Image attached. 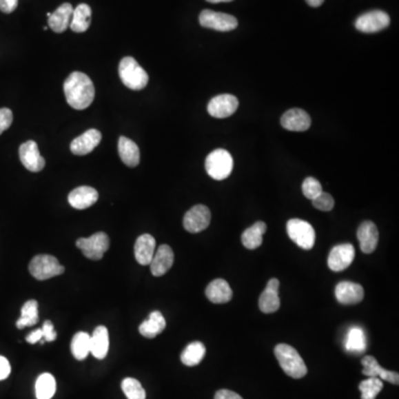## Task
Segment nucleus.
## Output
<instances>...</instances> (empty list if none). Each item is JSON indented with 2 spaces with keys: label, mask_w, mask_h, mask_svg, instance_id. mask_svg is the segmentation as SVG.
<instances>
[{
  "label": "nucleus",
  "mask_w": 399,
  "mask_h": 399,
  "mask_svg": "<svg viewBox=\"0 0 399 399\" xmlns=\"http://www.w3.org/2000/svg\"><path fill=\"white\" fill-rule=\"evenodd\" d=\"M65 99L71 108L83 110L91 105L94 99V85L87 74L74 71L63 83Z\"/></svg>",
  "instance_id": "nucleus-1"
},
{
  "label": "nucleus",
  "mask_w": 399,
  "mask_h": 399,
  "mask_svg": "<svg viewBox=\"0 0 399 399\" xmlns=\"http://www.w3.org/2000/svg\"><path fill=\"white\" fill-rule=\"evenodd\" d=\"M274 354L286 375L298 380L307 374L306 364L294 347L287 344H278L275 346Z\"/></svg>",
  "instance_id": "nucleus-2"
},
{
  "label": "nucleus",
  "mask_w": 399,
  "mask_h": 399,
  "mask_svg": "<svg viewBox=\"0 0 399 399\" xmlns=\"http://www.w3.org/2000/svg\"><path fill=\"white\" fill-rule=\"evenodd\" d=\"M119 76L122 83L131 90H142L149 83L147 71L132 57H125L120 61Z\"/></svg>",
  "instance_id": "nucleus-3"
},
{
  "label": "nucleus",
  "mask_w": 399,
  "mask_h": 399,
  "mask_svg": "<svg viewBox=\"0 0 399 399\" xmlns=\"http://www.w3.org/2000/svg\"><path fill=\"white\" fill-rule=\"evenodd\" d=\"M205 170L211 178L218 181L229 178L233 170L232 156L224 149L212 151L205 160Z\"/></svg>",
  "instance_id": "nucleus-4"
},
{
  "label": "nucleus",
  "mask_w": 399,
  "mask_h": 399,
  "mask_svg": "<svg viewBox=\"0 0 399 399\" xmlns=\"http://www.w3.org/2000/svg\"><path fill=\"white\" fill-rule=\"evenodd\" d=\"M29 272L36 280H45L65 272V267L59 260L51 255H37L29 264Z\"/></svg>",
  "instance_id": "nucleus-5"
},
{
  "label": "nucleus",
  "mask_w": 399,
  "mask_h": 399,
  "mask_svg": "<svg viewBox=\"0 0 399 399\" xmlns=\"http://www.w3.org/2000/svg\"><path fill=\"white\" fill-rule=\"evenodd\" d=\"M286 229L289 238L300 249H311L314 247L316 234L314 227L309 222L300 218H291L286 224Z\"/></svg>",
  "instance_id": "nucleus-6"
},
{
  "label": "nucleus",
  "mask_w": 399,
  "mask_h": 399,
  "mask_svg": "<svg viewBox=\"0 0 399 399\" xmlns=\"http://www.w3.org/2000/svg\"><path fill=\"white\" fill-rule=\"evenodd\" d=\"M76 247L83 253L89 260H99L110 247V240L105 232L94 233L89 238H81L76 240Z\"/></svg>",
  "instance_id": "nucleus-7"
},
{
  "label": "nucleus",
  "mask_w": 399,
  "mask_h": 399,
  "mask_svg": "<svg viewBox=\"0 0 399 399\" xmlns=\"http://www.w3.org/2000/svg\"><path fill=\"white\" fill-rule=\"evenodd\" d=\"M198 21L204 28L213 29L216 32H231L238 27V19L233 17L232 14L213 12L209 9H205L200 14Z\"/></svg>",
  "instance_id": "nucleus-8"
},
{
  "label": "nucleus",
  "mask_w": 399,
  "mask_h": 399,
  "mask_svg": "<svg viewBox=\"0 0 399 399\" xmlns=\"http://www.w3.org/2000/svg\"><path fill=\"white\" fill-rule=\"evenodd\" d=\"M389 23H391V18L385 12L373 10L357 18L355 27L358 32H364V34H374V32H382L387 28Z\"/></svg>",
  "instance_id": "nucleus-9"
},
{
  "label": "nucleus",
  "mask_w": 399,
  "mask_h": 399,
  "mask_svg": "<svg viewBox=\"0 0 399 399\" xmlns=\"http://www.w3.org/2000/svg\"><path fill=\"white\" fill-rule=\"evenodd\" d=\"M209 222H211V212L209 207L203 204H198L185 213L183 227L187 232L200 233L209 227Z\"/></svg>",
  "instance_id": "nucleus-10"
},
{
  "label": "nucleus",
  "mask_w": 399,
  "mask_h": 399,
  "mask_svg": "<svg viewBox=\"0 0 399 399\" xmlns=\"http://www.w3.org/2000/svg\"><path fill=\"white\" fill-rule=\"evenodd\" d=\"M238 108V100L232 94H220L213 98L207 105L209 116L218 119H224L232 116Z\"/></svg>",
  "instance_id": "nucleus-11"
},
{
  "label": "nucleus",
  "mask_w": 399,
  "mask_h": 399,
  "mask_svg": "<svg viewBox=\"0 0 399 399\" xmlns=\"http://www.w3.org/2000/svg\"><path fill=\"white\" fill-rule=\"evenodd\" d=\"M355 258V249L351 244H340L333 247L329 252V269L334 272H342L347 269L353 263Z\"/></svg>",
  "instance_id": "nucleus-12"
},
{
  "label": "nucleus",
  "mask_w": 399,
  "mask_h": 399,
  "mask_svg": "<svg viewBox=\"0 0 399 399\" xmlns=\"http://www.w3.org/2000/svg\"><path fill=\"white\" fill-rule=\"evenodd\" d=\"M19 158L23 167L30 172H40L45 167V158L40 156L39 147L32 140L20 145Z\"/></svg>",
  "instance_id": "nucleus-13"
},
{
  "label": "nucleus",
  "mask_w": 399,
  "mask_h": 399,
  "mask_svg": "<svg viewBox=\"0 0 399 399\" xmlns=\"http://www.w3.org/2000/svg\"><path fill=\"white\" fill-rule=\"evenodd\" d=\"M278 289H280V280L278 278H272L267 282L265 289L262 291L260 300H258V306L260 311L265 314L275 313L280 309V300L278 296Z\"/></svg>",
  "instance_id": "nucleus-14"
},
{
  "label": "nucleus",
  "mask_w": 399,
  "mask_h": 399,
  "mask_svg": "<svg viewBox=\"0 0 399 399\" xmlns=\"http://www.w3.org/2000/svg\"><path fill=\"white\" fill-rule=\"evenodd\" d=\"M101 139V133L96 129H90V130L85 131L83 134L78 136L74 141L71 142V152L76 154V156H85L88 153L92 152L99 145Z\"/></svg>",
  "instance_id": "nucleus-15"
},
{
  "label": "nucleus",
  "mask_w": 399,
  "mask_h": 399,
  "mask_svg": "<svg viewBox=\"0 0 399 399\" xmlns=\"http://www.w3.org/2000/svg\"><path fill=\"white\" fill-rule=\"evenodd\" d=\"M311 116L302 109H291L286 111L280 119V125L284 129L294 132H304L311 127Z\"/></svg>",
  "instance_id": "nucleus-16"
},
{
  "label": "nucleus",
  "mask_w": 399,
  "mask_h": 399,
  "mask_svg": "<svg viewBox=\"0 0 399 399\" xmlns=\"http://www.w3.org/2000/svg\"><path fill=\"white\" fill-rule=\"evenodd\" d=\"M336 300L342 305H354L364 298V289L360 284L353 282H340L335 289Z\"/></svg>",
  "instance_id": "nucleus-17"
},
{
  "label": "nucleus",
  "mask_w": 399,
  "mask_h": 399,
  "mask_svg": "<svg viewBox=\"0 0 399 399\" xmlns=\"http://www.w3.org/2000/svg\"><path fill=\"white\" fill-rule=\"evenodd\" d=\"M357 238L360 241V249L365 254H371L376 249L380 233L376 225L371 221L362 222L357 229Z\"/></svg>",
  "instance_id": "nucleus-18"
},
{
  "label": "nucleus",
  "mask_w": 399,
  "mask_h": 399,
  "mask_svg": "<svg viewBox=\"0 0 399 399\" xmlns=\"http://www.w3.org/2000/svg\"><path fill=\"white\" fill-rule=\"evenodd\" d=\"M362 374L367 377H377L380 380L389 382L393 385H398L399 375L396 371H387L380 365L376 358L373 356H365L362 360Z\"/></svg>",
  "instance_id": "nucleus-19"
},
{
  "label": "nucleus",
  "mask_w": 399,
  "mask_h": 399,
  "mask_svg": "<svg viewBox=\"0 0 399 399\" xmlns=\"http://www.w3.org/2000/svg\"><path fill=\"white\" fill-rule=\"evenodd\" d=\"M173 262H174V253L172 249L167 244H163L153 255L150 263L151 273L154 276H162L172 267Z\"/></svg>",
  "instance_id": "nucleus-20"
},
{
  "label": "nucleus",
  "mask_w": 399,
  "mask_h": 399,
  "mask_svg": "<svg viewBox=\"0 0 399 399\" xmlns=\"http://www.w3.org/2000/svg\"><path fill=\"white\" fill-rule=\"evenodd\" d=\"M98 191L91 187H79L71 191L68 196L69 204L76 209H85L92 207L98 201Z\"/></svg>",
  "instance_id": "nucleus-21"
},
{
  "label": "nucleus",
  "mask_w": 399,
  "mask_h": 399,
  "mask_svg": "<svg viewBox=\"0 0 399 399\" xmlns=\"http://www.w3.org/2000/svg\"><path fill=\"white\" fill-rule=\"evenodd\" d=\"M156 253V240L152 235L143 234L138 238L134 244V256L141 265H150L153 255Z\"/></svg>",
  "instance_id": "nucleus-22"
},
{
  "label": "nucleus",
  "mask_w": 399,
  "mask_h": 399,
  "mask_svg": "<svg viewBox=\"0 0 399 399\" xmlns=\"http://www.w3.org/2000/svg\"><path fill=\"white\" fill-rule=\"evenodd\" d=\"M205 295L212 303L224 304L232 300L233 291L227 280L216 278L207 285Z\"/></svg>",
  "instance_id": "nucleus-23"
},
{
  "label": "nucleus",
  "mask_w": 399,
  "mask_h": 399,
  "mask_svg": "<svg viewBox=\"0 0 399 399\" xmlns=\"http://www.w3.org/2000/svg\"><path fill=\"white\" fill-rule=\"evenodd\" d=\"M72 12H74V8L70 3H63L56 12L50 14V17H48V25L51 30L57 34L65 32L70 25Z\"/></svg>",
  "instance_id": "nucleus-24"
},
{
  "label": "nucleus",
  "mask_w": 399,
  "mask_h": 399,
  "mask_svg": "<svg viewBox=\"0 0 399 399\" xmlns=\"http://www.w3.org/2000/svg\"><path fill=\"white\" fill-rule=\"evenodd\" d=\"M91 340V354L94 355L98 360H103L109 351V333L108 329L105 326H98L94 329V334L90 336Z\"/></svg>",
  "instance_id": "nucleus-25"
},
{
  "label": "nucleus",
  "mask_w": 399,
  "mask_h": 399,
  "mask_svg": "<svg viewBox=\"0 0 399 399\" xmlns=\"http://www.w3.org/2000/svg\"><path fill=\"white\" fill-rule=\"evenodd\" d=\"M118 151L122 162L130 167H136L140 163V150L136 142L127 139V136H120Z\"/></svg>",
  "instance_id": "nucleus-26"
},
{
  "label": "nucleus",
  "mask_w": 399,
  "mask_h": 399,
  "mask_svg": "<svg viewBox=\"0 0 399 399\" xmlns=\"http://www.w3.org/2000/svg\"><path fill=\"white\" fill-rule=\"evenodd\" d=\"M165 326L167 323L163 315L158 311H154L149 315V318L140 325V334L147 338H154L165 331Z\"/></svg>",
  "instance_id": "nucleus-27"
},
{
  "label": "nucleus",
  "mask_w": 399,
  "mask_h": 399,
  "mask_svg": "<svg viewBox=\"0 0 399 399\" xmlns=\"http://www.w3.org/2000/svg\"><path fill=\"white\" fill-rule=\"evenodd\" d=\"M91 14H92V12L87 3L78 5L72 12V18H71L70 25H69L71 30L76 34L87 32L90 27Z\"/></svg>",
  "instance_id": "nucleus-28"
},
{
  "label": "nucleus",
  "mask_w": 399,
  "mask_h": 399,
  "mask_svg": "<svg viewBox=\"0 0 399 399\" xmlns=\"http://www.w3.org/2000/svg\"><path fill=\"white\" fill-rule=\"evenodd\" d=\"M266 224L260 221L253 224L252 227L244 231L242 234V244L249 249H255L260 247L263 243V235L266 232Z\"/></svg>",
  "instance_id": "nucleus-29"
},
{
  "label": "nucleus",
  "mask_w": 399,
  "mask_h": 399,
  "mask_svg": "<svg viewBox=\"0 0 399 399\" xmlns=\"http://www.w3.org/2000/svg\"><path fill=\"white\" fill-rule=\"evenodd\" d=\"M91 340L90 335L85 331L76 333L71 340V353L74 358L78 360H83L90 354Z\"/></svg>",
  "instance_id": "nucleus-30"
},
{
  "label": "nucleus",
  "mask_w": 399,
  "mask_h": 399,
  "mask_svg": "<svg viewBox=\"0 0 399 399\" xmlns=\"http://www.w3.org/2000/svg\"><path fill=\"white\" fill-rule=\"evenodd\" d=\"M207 349L203 342H193L185 347L181 354V362L185 366H196L205 356Z\"/></svg>",
  "instance_id": "nucleus-31"
},
{
  "label": "nucleus",
  "mask_w": 399,
  "mask_h": 399,
  "mask_svg": "<svg viewBox=\"0 0 399 399\" xmlns=\"http://www.w3.org/2000/svg\"><path fill=\"white\" fill-rule=\"evenodd\" d=\"M38 320H39V314H38L37 300H27L21 309V316L16 323L17 329H23L27 326L36 325Z\"/></svg>",
  "instance_id": "nucleus-32"
},
{
  "label": "nucleus",
  "mask_w": 399,
  "mask_h": 399,
  "mask_svg": "<svg viewBox=\"0 0 399 399\" xmlns=\"http://www.w3.org/2000/svg\"><path fill=\"white\" fill-rule=\"evenodd\" d=\"M57 389L56 380L49 373L40 375L36 382V397L37 399H51Z\"/></svg>",
  "instance_id": "nucleus-33"
},
{
  "label": "nucleus",
  "mask_w": 399,
  "mask_h": 399,
  "mask_svg": "<svg viewBox=\"0 0 399 399\" xmlns=\"http://www.w3.org/2000/svg\"><path fill=\"white\" fill-rule=\"evenodd\" d=\"M346 349L351 353H362L366 349V338L360 327H353L346 340Z\"/></svg>",
  "instance_id": "nucleus-34"
},
{
  "label": "nucleus",
  "mask_w": 399,
  "mask_h": 399,
  "mask_svg": "<svg viewBox=\"0 0 399 399\" xmlns=\"http://www.w3.org/2000/svg\"><path fill=\"white\" fill-rule=\"evenodd\" d=\"M382 380L377 378V377H368L367 380H362L360 382V393H362V399H375L377 395L380 393L382 389Z\"/></svg>",
  "instance_id": "nucleus-35"
},
{
  "label": "nucleus",
  "mask_w": 399,
  "mask_h": 399,
  "mask_svg": "<svg viewBox=\"0 0 399 399\" xmlns=\"http://www.w3.org/2000/svg\"><path fill=\"white\" fill-rule=\"evenodd\" d=\"M122 391L127 399H145V388L142 387L139 380L134 378H125L122 380Z\"/></svg>",
  "instance_id": "nucleus-36"
},
{
  "label": "nucleus",
  "mask_w": 399,
  "mask_h": 399,
  "mask_svg": "<svg viewBox=\"0 0 399 399\" xmlns=\"http://www.w3.org/2000/svg\"><path fill=\"white\" fill-rule=\"evenodd\" d=\"M302 190H303L304 196L309 200H314L320 196V193L323 192L322 184L317 181L316 178H311V176L304 180Z\"/></svg>",
  "instance_id": "nucleus-37"
},
{
  "label": "nucleus",
  "mask_w": 399,
  "mask_h": 399,
  "mask_svg": "<svg viewBox=\"0 0 399 399\" xmlns=\"http://www.w3.org/2000/svg\"><path fill=\"white\" fill-rule=\"evenodd\" d=\"M311 202H313L314 207H316L317 209H320V211H324V212L331 211L335 205L333 196L326 192L320 193V196H317L314 200H311Z\"/></svg>",
  "instance_id": "nucleus-38"
},
{
  "label": "nucleus",
  "mask_w": 399,
  "mask_h": 399,
  "mask_svg": "<svg viewBox=\"0 0 399 399\" xmlns=\"http://www.w3.org/2000/svg\"><path fill=\"white\" fill-rule=\"evenodd\" d=\"M12 119H14V116H12V112L10 109H0V134L10 127Z\"/></svg>",
  "instance_id": "nucleus-39"
},
{
  "label": "nucleus",
  "mask_w": 399,
  "mask_h": 399,
  "mask_svg": "<svg viewBox=\"0 0 399 399\" xmlns=\"http://www.w3.org/2000/svg\"><path fill=\"white\" fill-rule=\"evenodd\" d=\"M41 329L45 342H54L57 338V333L54 331V324L51 323L50 320H45Z\"/></svg>",
  "instance_id": "nucleus-40"
},
{
  "label": "nucleus",
  "mask_w": 399,
  "mask_h": 399,
  "mask_svg": "<svg viewBox=\"0 0 399 399\" xmlns=\"http://www.w3.org/2000/svg\"><path fill=\"white\" fill-rule=\"evenodd\" d=\"M19 0H0V12L3 14H12L18 7Z\"/></svg>",
  "instance_id": "nucleus-41"
},
{
  "label": "nucleus",
  "mask_w": 399,
  "mask_h": 399,
  "mask_svg": "<svg viewBox=\"0 0 399 399\" xmlns=\"http://www.w3.org/2000/svg\"><path fill=\"white\" fill-rule=\"evenodd\" d=\"M12 367L9 364L6 357L0 356V380H6L7 377L10 375Z\"/></svg>",
  "instance_id": "nucleus-42"
},
{
  "label": "nucleus",
  "mask_w": 399,
  "mask_h": 399,
  "mask_svg": "<svg viewBox=\"0 0 399 399\" xmlns=\"http://www.w3.org/2000/svg\"><path fill=\"white\" fill-rule=\"evenodd\" d=\"M214 399H243L238 393L234 391H229V389H221V391H216Z\"/></svg>",
  "instance_id": "nucleus-43"
},
{
  "label": "nucleus",
  "mask_w": 399,
  "mask_h": 399,
  "mask_svg": "<svg viewBox=\"0 0 399 399\" xmlns=\"http://www.w3.org/2000/svg\"><path fill=\"white\" fill-rule=\"evenodd\" d=\"M25 340L29 342V344H36V342H41L43 340V329H38L36 331H32L28 336L25 337ZM45 342V340H43Z\"/></svg>",
  "instance_id": "nucleus-44"
},
{
  "label": "nucleus",
  "mask_w": 399,
  "mask_h": 399,
  "mask_svg": "<svg viewBox=\"0 0 399 399\" xmlns=\"http://www.w3.org/2000/svg\"><path fill=\"white\" fill-rule=\"evenodd\" d=\"M324 1L325 0H306V3H309V6L314 7V8L320 7Z\"/></svg>",
  "instance_id": "nucleus-45"
},
{
  "label": "nucleus",
  "mask_w": 399,
  "mask_h": 399,
  "mask_svg": "<svg viewBox=\"0 0 399 399\" xmlns=\"http://www.w3.org/2000/svg\"><path fill=\"white\" fill-rule=\"evenodd\" d=\"M211 3H229V1H233V0H207Z\"/></svg>",
  "instance_id": "nucleus-46"
}]
</instances>
